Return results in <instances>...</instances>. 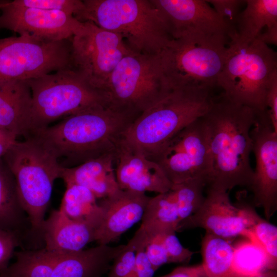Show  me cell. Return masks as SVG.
Returning <instances> with one entry per match:
<instances>
[{
    "label": "cell",
    "mask_w": 277,
    "mask_h": 277,
    "mask_svg": "<svg viewBox=\"0 0 277 277\" xmlns=\"http://www.w3.org/2000/svg\"><path fill=\"white\" fill-rule=\"evenodd\" d=\"M256 111L237 103L223 93L202 117L211 161L207 189L229 192L234 188H249L253 169L250 163V131Z\"/></svg>",
    "instance_id": "cell-1"
},
{
    "label": "cell",
    "mask_w": 277,
    "mask_h": 277,
    "mask_svg": "<svg viewBox=\"0 0 277 277\" xmlns=\"http://www.w3.org/2000/svg\"><path fill=\"white\" fill-rule=\"evenodd\" d=\"M135 118L106 104L89 107L29 136L51 152L63 167H72L115 154Z\"/></svg>",
    "instance_id": "cell-2"
},
{
    "label": "cell",
    "mask_w": 277,
    "mask_h": 277,
    "mask_svg": "<svg viewBox=\"0 0 277 277\" xmlns=\"http://www.w3.org/2000/svg\"><path fill=\"white\" fill-rule=\"evenodd\" d=\"M74 16L119 35L129 50L157 55L172 39L166 21L152 0H83Z\"/></svg>",
    "instance_id": "cell-3"
},
{
    "label": "cell",
    "mask_w": 277,
    "mask_h": 277,
    "mask_svg": "<svg viewBox=\"0 0 277 277\" xmlns=\"http://www.w3.org/2000/svg\"><path fill=\"white\" fill-rule=\"evenodd\" d=\"M211 91L203 87L171 90L131 123L122 141L150 159L176 133L206 113L214 99Z\"/></svg>",
    "instance_id": "cell-4"
},
{
    "label": "cell",
    "mask_w": 277,
    "mask_h": 277,
    "mask_svg": "<svg viewBox=\"0 0 277 277\" xmlns=\"http://www.w3.org/2000/svg\"><path fill=\"white\" fill-rule=\"evenodd\" d=\"M12 173L32 234L42 235L45 214L62 166L55 155L35 137L16 141L3 157Z\"/></svg>",
    "instance_id": "cell-5"
},
{
    "label": "cell",
    "mask_w": 277,
    "mask_h": 277,
    "mask_svg": "<svg viewBox=\"0 0 277 277\" xmlns=\"http://www.w3.org/2000/svg\"><path fill=\"white\" fill-rule=\"evenodd\" d=\"M277 76L276 52L255 39L248 44L230 40L216 86L232 101L256 112L266 110V98Z\"/></svg>",
    "instance_id": "cell-6"
},
{
    "label": "cell",
    "mask_w": 277,
    "mask_h": 277,
    "mask_svg": "<svg viewBox=\"0 0 277 277\" xmlns=\"http://www.w3.org/2000/svg\"><path fill=\"white\" fill-rule=\"evenodd\" d=\"M171 90L160 54L131 51L115 67L99 92L106 105L136 119Z\"/></svg>",
    "instance_id": "cell-7"
},
{
    "label": "cell",
    "mask_w": 277,
    "mask_h": 277,
    "mask_svg": "<svg viewBox=\"0 0 277 277\" xmlns=\"http://www.w3.org/2000/svg\"><path fill=\"white\" fill-rule=\"evenodd\" d=\"M32 101L27 136L53 122L99 104L101 93L71 67L27 81Z\"/></svg>",
    "instance_id": "cell-8"
},
{
    "label": "cell",
    "mask_w": 277,
    "mask_h": 277,
    "mask_svg": "<svg viewBox=\"0 0 277 277\" xmlns=\"http://www.w3.org/2000/svg\"><path fill=\"white\" fill-rule=\"evenodd\" d=\"M227 37L190 36L172 39L160 54L171 90L185 87L213 89L223 68Z\"/></svg>",
    "instance_id": "cell-9"
},
{
    "label": "cell",
    "mask_w": 277,
    "mask_h": 277,
    "mask_svg": "<svg viewBox=\"0 0 277 277\" xmlns=\"http://www.w3.org/2000/svg\"><path fill=\"white\" fill-rule=\"evenodd\" d=\"M71 39L21 35L0 39V81H27L71 67Z\"/></svg>",
    "instance_id": "cell-10"
},
{
    "label": "cell",
    "mask_w": 277,
    "mask_h": 277,
    "mask_svg": "<svg viewBox=\"0 0 277 277\" xmlns=\"http://www.w3.org/2000/svg\"><path fill=\"white\" fill-rule=\"evenodd\" d=\"M83 23L71 39V68L99 91L115 67L131 51L119 35L91 22Z\"/></svg>",
    "instance_id": "cell-11"
},
{
    "label": "cell",
    "mask_w": 277,
    "mask_h": 277,
    "mask_svg": "<svg viewBox=\"0 0 277 277\" xmlns=\"http://www.w3.org/2000/svg\"><path fill=\"white\" fill-rule=\"evenodd\" d=\"M149 159L160 166L172 184L201 179L206 187L211 161L202 118L181 129Z\"/></svg>",
    "instance_id": "cell-12"
},
{
    "label": "cell",
    "mask_w": 277,
    "mask_h": 277,
    "mask_svg": "<svg viewBox=\"0 0 277 277\" xmlns=\"http://www.w3.org/2000/svg\"><path fill=\"white\" fill-rule=\"evenodd\" d=\"M250 136L255 167L249 189L269 221L277 209V132L266 110L256 112Z\"/></svg>",
    "instance_id": "cell-13"
},
{
    "label": "cell",
    "mask_w": 277,
    "mask_h": 277,
    "mask_svg": "<svg viewBox=\"0 0 277 277\" xmlns=\"http://www.w3.org/2000/svg\"><path fill=\"white\" fill-rule=\"evenodd\" d=\"M228 191L207 189L201 208L192 215L181 221L177 231L201 228L206 233L229 241L239 236L247 238L251 224L249 205L235 206Z\"/></svg>",
    "instance_id": "cell-14"
},
{
    "label": "cell",
    "mask_w": 277,
    "mask_h": 277,
    "mask_svg": "<svg viewBox=\"0 0 277 277\" xmlns=\"http://www.w3.org/2000/svg\"><path fill=\"white\" fill-rule=\"evenodd\" d=\"M0 29L39 39L57 42L71 39L83 23L68 12L15 7L9 2L0 3Z\"/></svg>",
    "instance_id": "cell-15"
},
{
    "label": "cell",
    "mask_w": 277,
    "mask_h": 277,
    "mask_svg": "<svg viewBox=\"0 0 277 277\" xmlns=\"http://www.w3.org/2000/svg\"><path fill=\"white\" fill-rule=\"evenodd\" d=\"M152 2L163 16L173 39L196 36L229 37V27L206 1Z\"/></svg>",
    "instance_id": "cell-16"
},
{
    "label": "cell",
    "mask_w": 277,
    "mask_h": 277,
    "mask_svg": "<svg viewBox=\"0 0 277 277\" xmlns=\"http://www.w3.org/2000/svg\"><path fill=\"white\" fill-rule=\"evenodd\" d=\"M150 197L145 193L120 189L101 199L103 216L96 230L95 241L108 245L118 239L142 219Z\"/></svg>",
    "instance_id": "cell-17"
},
{
    "label": "cell",
    "mask_w": 277,
    "mask_h": 277,
    "mask_svg": "<svg viewBox=\"0 0 277 277\" xmlns=\"http://www.w3.org/2000/svg\"><path fill=\"white\" fill-rule=\"evenodd\" d=\"M115 172L121 190L162 193L172 184L160 166L121 140L115 153Z\"/></svg>",
    "instance_id": "cell-18"
},
{
    "label": "cell",
    "mask_w": 277,
    "mask_h": 277,
    "mask_svg": "<svg viewBox=\"0 0 277 277\" xmlns=\"http://www.w3.org/2000/svg\"><path fill=\"white\" fill-rule=\"evenodd\" d=\"M95 228L85 223L69 218L60 209L54 210L45 219L42 240L46 250L58 254L84 249L95 241Z\"/></svg>",
    "instance_id": "cell-19"
},
{
    "label": "cell",
    "mask_w": 277,
    "mask_h": 277,
    "mask_svg": "<svg viewBox=\"0 0 277 277\" xmlns=\"http://www.w3.org/2000/svg\"><path fill=\"white\" fill-rule=\"evenodd\" d=\"M125 246L98 245L64 254L53 253L52 277H102Z\"/></svg>",
    "instance_id": "cell-20"
},
{
    "label": "cell",
    "mask_w": 277,
    "mask_h": 277,
    "mask_svg": "<svg viewBox=\"0 0 277 277\" xmlns=\"http://www.w3.org/2000/svg\"><path fill=\"white\" fill-rule=\"evenodd\" d=\"M114 160L115 154H109L76 166L62 167L60 178L66 186H82L89 189L97 199H102L120 189Z\"/></svg>",
    "instance_id": "cell-21"
},
{
    "label": "cell",
    "mask_w": 277,
    "mask_h": 277,
    "mask_svg": "<svg viewBox=\"0 0 277 277\" xmlns=\"http://www.w3.org/2000/svg\"><path fill=\"white\" fill-rule=\"evenodd\" d=\"M32 96L27 81H0V129L16 138L28 133Z\"/></svg>",
    "instance_id": "cell-22"
},
{
    "label": "cell",
    "mask_w": 277,
    "mask_h": 277,
    "mask_svg": "<svg viewBox=\"0 0 277 277\" xmlns=\"http://www.w3.org/2000/svg\"><path fill=\"white\" fill-rule=\"evenodd\" d=\"M0 230L15 234L22 247L33 243L31 226L20 202L14 177L2 158L0 159Z\"/></svg>",
    "instance_id": "cell-23"
},
{
    "label": "cell",
    "mask_w": 277,
    "mask_h": 277,
    "mask_svg": "<svg viewBox=\"0 0 277 277\" xmlns=\"http://www.w3.org/2000/svg\"><path fill=\"white\" fill-rule=\"evenodd\" d=\"M238 16L236 34L230 40L248 44L254 41L265 27L277 26V0H247Z\"/></svg>",
    "instance_id": "cell-24"
},
{
    "label": "cell",
    "mask_w": 277,
    "mask_h": 277,
    "mask_svg": "<svg viewBox=\"0 0 277 277\" xmlns=\"http://www.w3.org/2000/svg\"><path fill=\"white\" fill-rule=\"evenodd\" d=\"M146 239L158 234L176 232L180 223L177 205L173 190L150 197L142 217Z\"/></svg>",
    "instance_id": "cell-25"
},
{
    "label": "cell",
    "mask_w": 277,
    "mask_h": 277,
    "mask_svg": "<svg viewBox=\"0 0 277 277\" xmlns=\"http://www.w3.org/2000/svg\"><path fill=\"white\" fill-rule=\"evenodd\" d=\"M231 241L206 233L202 240L201 264L205 277H238Z\"/></svg>",
    "instance_id": "cell-26"
},
{
    "label": "cell",
    "mask_w": 277,
    "mask_h": 277,
    "mask_svg": "<svg viewBox=\"0 0 277 277\" xmlns=\"http://www.w3.org/2000/svg\"><path fill=\"white\" fill-rule=\"evenodd\" d=\"M59 209L71 220L87 223L95 230L103 216L94 195L87 188L77 185L66 186Z\"/></svg>",
    "instance_id": "cell-27"
},
{
    "label": "cell",
    "mask_w": 277,
    "mask_h": 277,
    "mask_svg": "<svg viewBox=\"0 0 277 277\" xmlns=\"http://www.w3.org/2000/svg\"><path fill=\"white\" fill-rule=\"evenodd\" d=\"M15 261L0 271V277H52L54 254L44 248L15 251Z\"/></svg>",
    "instance_id": "cell-28"
},
{
    "label": "cell",
    "mask_w": 277,
    "mask_h": 277,
    "mask_svg": "<svg viewBox=\"0 0 277 277\" xmlns=\"http://www.w3.org/2000/svg\"><path fill=\"white\" fill-rule=\"evenodd\" d=\"M245 239L233 245V267L238 277H250L268 270L263 250L254 241Z\"/></svg>",
    "instance_id": "cell-29"
},
{
    "label": "cell",
    "mask_w": 277,
    "mask_h": 277,
    "mask_svg": "<svg viewBox=\"0 0 277 277\" xmlns=\"http://www.w3.org/2000/svg\"><path fill=\"white\" fill-rule=\"evenodd\" d=\"M251 225L247 239L258 243L264 251L267 260L268 270L277 268V227L269 221L261 217L252 208Z\"/></svg>",
    "instance_id": "cell-30"
},
{
    "label": "cell",
    "mask_w": 277,
    "mask_h": 277,
    "mask_svg": "<svg viewBox=\"0 0 277 277\" xmlns=\"http://www.w3.org/2000/svg\"><path fill=\"white\" fill-rule=\"evenodd\" d=\"M205 183L201 179L172 184L171 189L174 194L180 223L194 214L201 208L205 196Z\"/></svg>",
    "instance_id": "cell-31"
},
{
    "label": "cell",
    "mask_w": 277,
    "mask_h": 277,
    "mask_svg": "<svg viewBox=\"0 0 277 277\" xmlns=\"http://www.w3.org/2000/svg\"><path fill=\"white\" fill-rule=\"evenodd\" d=\"M146 238V232L141 226L123 250L112 261L107 277H131L138 248Z\"/></svg>",
    "instance_id": "cell-32"
},
{
    "label": "cell",
    "mask_w": 277,
    "mask_h": 277,
    "mask_svg": "<svg viewBox=\"0 0 277 277\" xmlns=\"http://www.w3.org/2000/svg\"><path fill=\"white\" fill-rule=\"evenodd\" d=\"M9 3L18 7L64 11L74 16L83 6V1L81 0H14Z\"/></svg>",
    "instance_id": "cell-33"
},
{
    "label": "cell",
    "mask_w": 277,
    "mask_h": 277,
    "mask_svg": "<svg viewBox=\"0 0 277 277\" xmlns=\"http://www.w3.org/2000/svg\"><path fill=\"white\" fill-rule=\"evenodd\" d=\"M224 20L230 30L229 38L236 34L235 25L241 12V8L246 1L208 0L206 1Z\"/></svg>",
    "instance_id": "cell-34"
},
{
    "label": "cell",
    "mask_w": 277,
    "mask_h": 277,
    "mask_svg": "<svg viewBox=\"0 0 277 277\" xmlns=\"http://www.w3.org/2000/svg\"><path fill=\"white\" fill-rule=\"evenodd\" d=\"M175 233L176 232H170L160 234L169 263H188L194 252L182 245Z\"/></svg>",
    "instance_id": "cell-35"
},
{
    "label": "cell",
    "mask_w": 277,
    "mask_h": 277,
    "mask_svg": "<svg viewBox=\"0 0 277 277\" xmlns=\"http://www.w3.org/2000/svg\"><path fill=\"white\" fill-rule=\"evenodd\" d=\"M145 243L146 256L155 271L162 265L169 263L160 234L145 238Z\"/></svg>",
    "instance_id": "cell-36"
},
{
    "label": "cell",
    "mask_w": 277,
    "mask_h": 277,
    "mask_svg": "<svg viewBox=\"0 0 277 277\" xmlns=\"http://www.w3.org/2000/svg\"><path fill=\"white\" fill-rule=\"evenodd\" d=\"M19 246H22L21 242L15 234L0 230V271L9 265L15 249Z\"/></svg>",
    "instance_id": "cell-37"
},
{
    "label": "cell",
    "mask_w": 277,
    "mask_h": 277,
    "mask_svg": "<svg viewBox=\"0 0 277 277\" xmlns=\"http://www.w3.org/2000/svg\"><path fill=\"white\" fill-rule=\"evenodd\" d=\"M145 241V239L137 250L131 277H154L155 270L146 256Z\"/></svg>",
    "instance_id": "cell-38"
},
{
    "label": "cell",
    "mask_w": 277,
    "mask_h": 277,
    "mask_svg": "<svg viewBox=\"0 0 277 277\" xmlns=\"http://www.w3.org/2000/svg\"><path fill=\"white\" fill-rule=\"evenodd\" d=\"M266 108L271 121L273 129L277 132V76H275L268 91Z\"/></svg>",
    "instance_id": "cell-39"
},
{
    "label": "cell",
    "mask_w": 277,
    "mask_h": 277,
    "mask_svg": "<svg viewBox=\"0 0 277 277\" xmlns=\"http://www.w3.org/2000/svg\"><path fill=\"white\" fill-rule=\"evenodd\" d=\"M159 277H205L201 264L180 266L170 273Z\"/></svg>",
    "instance_id": "cell-40"
},
{
    "label": "cell",
    "mask_w": 277,
    "mask_h": 277,
    "mask_svg": "<svg viewBox=\"0 0 277 277\" xmlns=\"http://www.w3.org/2000/svg\"><path fill=\"white\" fill-rule=\"evenodd\" d=\"M16 139L14 135L0 129V159L3 157Z\"/></svg>",
    "instance_id": "cell-41"
},
{
    "label": "cell",
    "mask_w": 277,
    "mask_h": 277,
    "mask_svg": "<svg viewBox=\"0 0 277 277\" xmlns=\"http://www.w3.org/2000/svg\"><path fill=\"white\" fill-rule=\"evenodd\" d=\"M256 39H258L263 43L269 45H277V26L270 29H266L264 32H261Z\"/></svg>",
    "instance_id": "cell-42"
},
{
    "label": "cell",
    "mask_w": 277,
    "mask_h": 277,
    "mask_svg": "<svg viewBox=\"0 0 277 277\" xmlns=\"http://www.w3.org/2000/svg\"><path fill=\"white\" fill-rule=\"evenodd\" d=\"M250 277H277L276 270H266Z\"/></svg>",
    "instance_id": "cell-43"
},
{
    "label": "cell",
    "mask_w": 277,
    "mask_h": 277,
    "mask_svg": "<svg viewBox=\"0 0 277 277\" xmlns=\"http://www.w3.org/2000/svg\"><path fill=\"white\" fill-rule=\"evenodd\" d=\"M0 8H1V3H0Z\"/></svg>",
    "instance_id": "cell-44"
}]
</instances>
